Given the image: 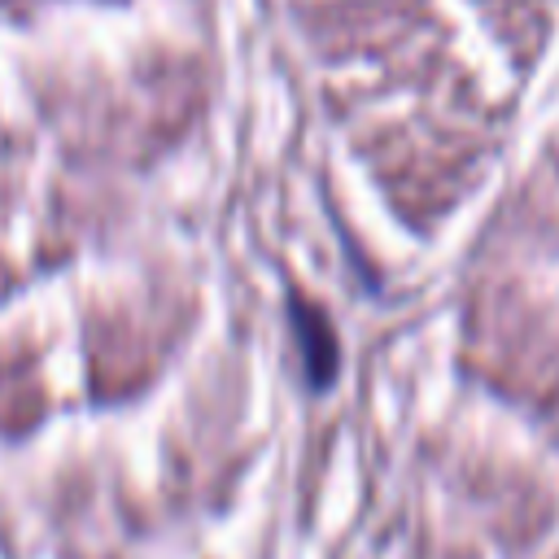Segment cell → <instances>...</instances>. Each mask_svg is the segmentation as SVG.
Wrapping results in <instances>:
<instances>
[{"instance_id":"1","label":"cell","mask_w":559,"mask_h":559,"mask_svg":"<svg viewBox=\"0 0 559 559\" xmlns=\"http://www.w3.org/2000/svg\"><path fill=\"white\" fill-rule=\"evenodd\" d=\"M284 323H288V341L297 349V367H301V384L310 393H328L341 376V341L336 328L328 319V310L319 301H310L306 293L288 288L284 297Z\"/></svg>"}]
</instances>
